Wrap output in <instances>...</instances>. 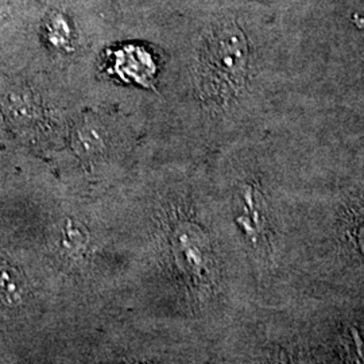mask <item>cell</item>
<instances>
[{
  "instance_id": "cell-1",
  "label": "cell",
  "mask_w": 364,
  "mask_h": 364,
  "mask_svg": "<svg viewBox=\"0 0 364 364\" xmlns=\"http://www.w3.org/2000/svg\"><path fill=\"white\" fill-rule=\"evenodd\" d=\"M22 297V282L10 266L0 263V299L7 304H18Z\"/></svg>"
}]
</instances>
